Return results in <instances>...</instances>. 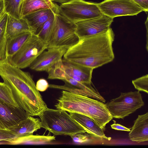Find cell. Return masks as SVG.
Returning a JSON list of instances; mask_svg holds the SVG:
<instances>
[{"label": "cell", "mask_w": 148, "mask_h": 148, "mask_svg": "<svg viewBox=\"0 0 148 148\" xmlns=\"http://www.w3.org/2000/svg\"><path fill=\"white\" fill-rule=\"evenodd\" d=\"M0 76L28 116H39L48 108L30 73L11 64L7 58L0 60Z\"/></svg>", "instance_id": "obj_1"}, {"label": "cell", "mask_w": 148, "mask_h": 148, "mask_svg": "<svg viewBox=\"0 0 148 148\" xmlns=\"http://www.w3.org/2000/svg\"><path fill=\"white\" fill-rule=\"evenodd\" d=\"M115 34L112 29L97 34L79 38L67 50L63 59L94 69L112 61V45Z\"/></svg>", "instance_id": "obj_2"}, {"label": "cell", "mask_w": 148, "mask_h": 148, "mask_svg": "<svg viewBox=\"0 0 148 148\" xmlns=\"http://www.w3.org/2000/svg\"><path fill=\"white\" fill-rule=\"evenodd\" d=\"M57 109L84 115L93 119L104 130L113 118L103 102L90 97L62 90L55 105Z\"/></svg>", "instance_id": "obj_3"}, {"label": "cell", "mask_w": 148, "mask_h": 148, "mask_svg": "<svg viewBox=\"0 0 148 148\" xmlns=\"http://www.w3.org/2000/svg\"><path fill=\"white\" fill-rule=\"evenodd\" d=\"M41 128L55 136L87 133L86 129L66 111L47 108L39 116Z\"/></svg>", "instance_id": "obj_4"}, {"label": "cell", "mask_w": 148, "mask_h": 148, "mask_svg": "<svg viewBox=\"0 0 148 148\" xmlns=\"http://www.w3.org/2000/svg\"><path fill=\"white\" fill-rule=\"evenodd\" d=\"M62 59L59 60L48 70V79L62 80L65 84L62 85L49 84V88L61 90L82 95L98 100L103 102L106 100L99 92L91 86V84L81 83L69 77L62 70Z\"/></svg>", "instance_id": "obj_5"}, {"label": "cell", "mask_w": 148, "mask_h": 148, "mask_svg": "<svg viewBox=\"0 0 148 148\" xmlns=\"http://www.w3.org/2000/svg\"><path fill=\"white\" fill-rule=\"evenodd\" d=\"M47 44L33 33L20 49L12 56L7 58L13 66L21 69L30 65L45 50Z\"/></svg>", "instance_id": "obj_6"}, {"label": "cell", "mask_w": 148, "mask_h": 148, "mask_svg": "<svg viewBox=\"0 0 148 148\" xmlns=\"http://www.w3.org/2000/svg\"><path fill=\"white\" fill-rule=\"evenodd\" d=\"M55 24L47 49L65 47L68 49L75 44L79 38L75 32V23L58 13L55 14Z\"/></svg>", "instance_id": "obj_7"}, {"label": "cell", "mask_w": 148, "mask_h": 148, "mask_svg": "<svg viewBox=\"0 0 148 148\" xmlns=\"http://www.w3.org/2000/svg\"><path fill=\"white\" fill-rule=\"evenodd\" d=\"M113 118L123 119L144 105L139 91L121 92L118 97L105 104Z\"/></svg>", "instance_id": "obj_8"}, {"label": "cell", "mask_w": 148, "mask_h": 148, "mask_svg": "<svg viewBox=\"0 0 148 148\" xmlns=\"http://www.w3.org/2000/svg\"><path fill=\"white\" fill-rule=\"evenodd\" d=\"M59 14L73 22L95 18L103 15L97 3L84 0H73L61 4Z\"/></svg>", "instance_id": "obj_9"}, {"label": "cell", "mask_w": 148, "mask_h": 148, "mask_svg": "<svg viewBox=\"0 0 148 148\" xmlns=\"http://www.w3.org/2000/svg\"><path fill=\"white\" fill-rule=\"evenodd\" d=\"M97 5L103 14L113 18L136 15L144 11L132 0H105L97 3Z\"/></svg>", "instance_id": "obj_10"}, {"label": "cell", "mask_w": 148, "mask_h": 148, "mask_svg": "<svg viewBox=\"0 0 148 148\" xmlns=\"http://www.w3.org/2000/svg\"><path fill=\"white\" fill-rule=\"evenodd\" d=\"M113 18L103 15L75 23V32L79 38L95 35L108 30L113 21Z\"/></svg>", "instance_id": "obj_11"}, {"label": "cell", "mask_w": 148, "mask_h": 148, "mask_svg": "<svg viewBox=\"0 0 148 148\" xmlns=\"http://www.w3.org/2000/svg\"><path fill=\"white\" fill-rule=\"evenodd\" d=\"M68 49L65 47L48 49L47 51L41 53L29 67L36 71L47 72L54 64L62 59Z\"/></svg>", "instance_id": "obj_12"}, {"label": "cell", "mask_w": 148, "mask_h": 148, "mask_svg": "<svg viewBox=\"0 0 148 148\" xmlns=\"http://www.w3.org/2000/svg\"><path fill=\"white\" fill-rule=\"evenodd\" d=\"M28 115L20 107L11 105L0 99V128L8 129Z\"/></svg>", "instance_id": "obj_13"}, {"label": "cell", "mask_w": 148, "mask_h": 148, "mask_svg": "<svg viewBox=\"0 0 148 148\" xmlns=\"http://www.w3.org/2000/svg\"><path fill=\"white\" fill-rule=\"evenodd\" d=\"M61 66L64 72L70 77L81 83L91 84L92 68L63 59Z\"/></svg>", "instance_id": "obj_14"}, {"label": "cell", "mask_w": 148, "mask_h": 148, "mask_svg": "<svg viewBox=\"0 0 148 148\" xmlns=\"http://www.w3.org/2000/svg\"><path fill=\"white\" fill-rule=\"evenodd\" d=\"M130 139L138 143L148 140V112L139 115L129 134Z\"/></svg>", "instance_id": "obj_15"}, {"label": "cell", "mask_w": 148, "mask_h": 148, "mask_svg": "<svg viewBox=\"0 0 148 148\" xmlns=\"http://www.w3.org/2000/svg\"><path fill=\"white\" fill-rule=\"evenodd\" d=\"M41 128L40 119L28 116L26 118L8 129L18 138L33 134Z\"/></svg>", "instance_id": "obj_16"}, {"label": "cell", "mask_w": 148, "mask_h": 148, "mask_svg": "<svg viewBox=\"0 0 148 148\" xmlns=\"http://www.w3.org/2000/svg\"><path fill=\"white\" fill-rule=\"evenodd\" d=\"M71 116L83 126L87 133L95 137L110 140L111 138L106 136L104 130L92 119L84 115L74 112H69Z\"/></svg>", "instance_id": "obj_17"}, {"label": "cell", "mask_w": 148, "mask_h": 148, "mask_svg": "<svg viewBox=\"0 0 148 148\" xmlns=\"http://www.w3.org/2000/svg\"><path fill=\"white\" fill-rule=\"evenodd\" d=\"M58 7L52 0H23L21 18L37 11L46 9H51L59 14Z\"/></svg>", "instance_id": "obj_18"}, {"label": "cell", "mask_w": 148, "mask_h": 148, "mask_svg": "<svg viewBox=\"0 0 148 148\" xmlns=\"http://www.w3.org/2000/svg\"><path fill=\"white\" fill-rule=\"evenodd\" d=\"M56 140L54 136L33 135L15 138L5 141L4 144L10 145H41L49 144Z\"/></svg>", "instance_id": "obj_19"}, {"label": "cell", "mask_w": 148, "mask_h": 148, "mask_svg": "<svg viewBox=\"0 0 148 148\" xmlns=\"http://www.w3.org/2000/svg\"><path fill=\"white\" fill-rule=\"evenodd\" d=\"M53 13L56 12L51 9H44L27 14L21 18L27 20L32 33L36 34Z\"/></svg>", "instance_id": "obj_20"}, {"label": "cell", "mask_w": 148, "mask_h": 148, "mask_svg": "<svg viewBox=\"0 0 148 148\" xmlns=\"http://www.w3.org/2000/svg\"><path fill=\"white\" fill-rule=\"evenodd\" d=\"M27 32L33 33L26 19H18L8 15L6 28L7 38Z\"/></svg>", "instance_id": "obj_21"}, {"label": "cell", "mask_w": 148, "mask_h": 148, "mask_svg": "<svg viewBox=\"0 0 148 148\" xmlns=\"http://www.w3.org/2000/svg\"><path fill=\"white\" fill-rule=\"evenodd\" d=\"M33 33H23L7 38L6 58L10 57L16 53Z\"/></svg>", "instance_id": "obj_22"}, {"label": "cell", "mask_w": 148, "mask_h": 148, "mask_svg": "<svg viewBox=\"0 0 148 148\" xmlns=\"http://www.w3.org/2000/svg\"><path fill=\"white\" fill-rule=\"evenodd\" d=\"M55 13H53L51 16L40 30L35 34L47 44L51 38L54 29Z\"/></svg>", "instance_id": "obj_23"}, {"label": "cell", "mask_w": 148, "mask_h": 148, "mask_svg": "<svg viewBox=\"0 0 148 148\" xmlns=\"http://www.w3.org/2000/svg\"><path fill=\"white\" fill-rule=\"evenodd\" d=\"M8 16L5 13L0 19V60L6 58V28Z\"/></svg>", "instance_id": "obj_24"}, {"label": "cell", "mask_w": 148, "mask_h": 148, "mask_svg": "<svg viewBox=\"0 0 148 148\" xmlns=\"http://www.w3.org/2000/svg\"><path fill=\"white\" fill-rule=\"evenodd\" d=\"M3 0L5 13L16 18H21V10L23 0Z\"/></svg>", "instance_id": "obj_25"}, {"label": "cell", "mask_w": 148, "mask_h": 148, "mask_svg": "<svg viewBox=\"0 0 148 148\" xmlns=\"http://www.w3.org/2000/svg\"><path fill=\"white\" fill-rule=\"evenodd\" d=\"M0 99L15 107H19L10 88L4 82H0Z\"/></svg>", "instance_id": "obj_26"}, {"label": "cell", "mask_w": 148, "mask_h": 148, "mask_svg": "<svg viewBox=\"0 0 148 148\" xmlns=\"http://www.w3.org/2000/svg\"><path fill=\"white\" fill-rule=\"evenodd\" d=\"M148 75L143 76L132 81V83L135 89L138 91L148 93Z\"/></svg>", "instance_id": "obj_27"}, {"label": "cell", "mask_w": 148, "mask_h": 148, "mask_svg": "<svg viewBox=\"0 0 148 148\" xmlns=\"http://www.w3.org/2000/svg\"><path fill=\"white\" fill-rule=\"evenodd\" d=\"M84 133H77L70 135L73 143L77 145H81L87 143L89 141V135Z\"/></svg>", "instance_id": "obj_28"}, {"label": "cell", "mask_w": 148, "mask_h": 148, "mask_svg": "<svg viewBox=\"0 0 148 148\" xmlns=\"http://www.w3.org/2000/svg\"><path fill=\"white\" fill-rule=\"evenodd\" d=\"M15 138V133L10 130L0 128V144L4 141H7Z\"/></svg>", "instance_id": "obj_29"}, {"label": "cell", "mask_w": 148, "mask_h": 148, "mask_svg": "<svg viewBox=\"0 0 148 148\" xmlns=\"http://www.w3.org/2000/svg\"><path fill=\"white\" fill-rule=\"evenodd\" d=\"M49 85L46 79L41 78L37 81L36 85V88L38 91L43 92L49 88Z\"/></svg>", "instance_id": "obj_30"}, {"label": "cell", "mask_w": 148, "mask_h": 148, "mask_svg": "<svg viewBox=\"0 0 148 148\" xmlns=\"http://www.w3.org/2000/svg\"><path fill=\"white\" fill-rule=\"evenodd\" d=\"M143 10L144 11H148V0H132Z\"/></svg>", "instance_id": "obj_31"}, {"label": "cell", "mask_w": 148, "mask_h": 148, "mask_svg": "<svg viewBox=\"0 0 148 148\" xmlns=\"http://www.w3.org/2000/svg\"><path fill=\"white\" fill-rule=\"evenodd\" d=\"M112 128L118 130L124 131L127 132H130V130L121 124L116 123H114L111 125Z\"/></svg>", "instance_id": "obj_32"}, {"label": "cell", "mask_w": 148, "mask_h": 148, "mask_svg": "<svg viewBox=\"0 0 148 148\" xmlns=\"http://www.w3.org/2000/svg\"><path fill=\"white\" fill-rule=\"evenodd\" d=\"M5 13L3 0H0V19Z\"/></svg>", "instance_id": "obj_33"}, {"label": "cell", "mask_w": 148, "mask_h": 148, "mask_svg": "<svg viewBox=\"0 0 148 148\" xmlns=\"http://www.w3.org/2000/svg\"><path fill=\"white\" fill-rule=\"evenodd\" d=\"M53 1L57 2L61 4L66 3L73 0H52Z\"/></svg>", "instance_id": "obj_34"}]
</instances>
